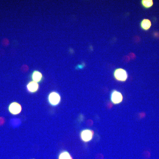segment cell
Segmentation results:
<instances>
[{
	"mask_svg": "<svg viewBox=\"0 0 159 159\" xmlns=\"http://www.w3.org/2000/svg\"><path fill=\"white\" fill-rule=\"evenodd\" d=\"M48 100L51 106L55 107L60 103L61 97L58 93L56 91H52L49 95Z\"/></svg>",
	"mask_w": 159,
	"mask_h": 159,
	"instance_id": "obj_1",
	"label": "cell"
},
{
	"mask_svg": "<svg viewBox=\"0 0 159 159\" xmlns=\"http://www.w3.org/2000/svg\"><path fill=\"white\" fill-rule=\"evenodd\" d=\"M94 132L90 129H85L81 132L80 137L81 140L84 142H88L92 139Z\"/></svg>",
	"mask_w": 159,
	"mask_h": 159,
	"instance_id": "obj_2",
	"label": "cell"
},
{
	"mask_svg": "<svg viewBox=\"0 0 159 159\" xmlns=\"http://www.w3.org/2000/svg\"><path fill=\"white\" fill-rule=\"evenodd\" d=\"M114 75L115 78L118 81H125L128 78V74L127 71L121 68L116 69Z\"/></svg>",
	"mask_w": 159,
	"mask_h": 159,
	"instance_id": "obj_3",
	"label": "cell"
},
{
	"mask_svg": "<svg viewBox=\"0 0 159 159\" xmlns=\"http://www.w3.org/2000/svg\"><path fill=\"white\" fill-rule=\"evenodd\" d=\"M123 99L122 94L117 90H114L110 95V100L114 104L121 103Z\"/></svg>",
	"mask_w": 159,
	"mask_h": 159,
	"instance_id": "obj_4",
	"label": "cell"
},
{
	"mask_svg": "<svg viewBox=\"0 0 159 159\" xmlns=\"http://www.w3.org/2000/svg\"><path fill=\"white\" fill-rule=\"evenodd\" d=\"M22 106L19 103L14 102L9 105V110L13 115H17L21 113L22 111Z\"/></svg>",
	"mask_w": 159,
	"mask_h": 159,
	"instance_id": "obj_5",
	"label": "cell"
},
{
	"mask_svg": "<svg viewBox=\"0 0 159 159\" xmlns=\"http://www.w3.org/2000/svg\"><path fill=\"white\" fill-rule=\"evenodd\" d=\"M27 90L29 92L34 93L38 91L39 89V84L37 82L32 81L28 83L27 85Z\"/></svg>",
	"mask_w": 159,
	"mask_h": 159,
	"instance_id": "obj_6",
	"label": "cell"
},
{
	"mask_svg": "<svg viewBox=\"0 0 159 159\" xmlns=\"http://www.w3.org/2000/svg\"><path fill=\"white\" fill-rule=\"evenodd\" d=\"M31 79L35 82H40L43 79V75L38 71H35L31 75Z\"/></svg>",
	"mask_w": 159,
	"mask_h": 159,
	"instance_id": "obj_7",
	"label": "cell"
},
{
	"mask_svg": "<svg viewBox=\"0 0 159 159\" xmlns=\"http://www.w3.org/2000/svg\"><path fill=\"white\" fill-rule=\"evenodd\" d=\"M141 28L144 30L147 31L150 28V27L152 25V24H151V21L149 19H145L141 21Z\"/></svg>",
	"mask_w": 159,
	"mask_h": 159,
	"instance_id": "obj_8",
	"label": "cell"
},
{
	"mask_svg": "<svg viewBox=\"0 0 159 159\" xmlns=\"http://www.w3.org/2000/svg\"><path fill=\"white\" fill-rule=\"evenodd\" d=\"M58 159H73L72 156L67 151H62L59 153Z\"/></svg>",
	"mask_w": 159,
	"mask_h": 159,
	"instance_id": "obj_9",
	"label": "cell"
},
{
	"mask_svg": "<svg viewBox=\"0 0 159 159\" xmlns=\"http://www.w3.org/2000/svg\"><path fill=\"white\" fill-rule=\"evenodd\" d=\"M10 124L13 128H17L21 125V119L18 118H12L10 120Z\"/></svg>",
	"mask_w": 159,
	"mask_h": 159,
	"instance_id": "obj_10",
	"label": "cell"
},
{
	"mask_svg": "<svg viewBox=\"0 0 159 159\" xmlns=\"http://www.w3.org/2000/svg\"><path fill=\"white\" fill-rule=\"evenodd\" d=\"M142 4L145 8H149L153 5V2L152 0H143L141 2Z\"/></svg>",
	"mask_w": 159,
	"mask_h": 159,
	"instance_id": "obj_11",
	"label": "cell"
},
{
	"mask_svg": "<svg viewBox=\"0 0 159 159\" xmlns=\"http://www.w3.org/2000/svg\"><path fill=\"white\" fill-rule=\"evenodd\" d=\"M5 122V119L3 117H0V127L4 125Z\"/></svg>",
	"mask_w": 159,
	"mask_h": 159,
	"instance_id": "obj_12",
	"label": "cell"
},
{
	"mask_svg": "<svg viewBox=\"0 0 159 159\" xmlns=\"http://www.w3.org/2000/svg\"></svg>",
	"mask_w": 159,
	"mask_h": 159,
	"instance_id": "obj_13",
	"label": "cell"
}]
</instances>
